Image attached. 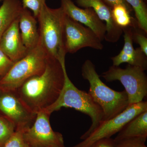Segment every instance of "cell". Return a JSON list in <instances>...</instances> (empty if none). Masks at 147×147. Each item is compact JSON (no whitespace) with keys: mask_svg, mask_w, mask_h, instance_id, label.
<instances>
[{"mask_svg":"<svg viewBox=\"0 0 147 147\" xmlns=\"http://www.w3.org/2000/svg\"><path fill=\"white\" fill-rule=\"evenodd\" d=\"M60 62L49 57L45 70L28 79L16 90L20 99L32 113L37 114L56 102L64 84L63 67Z\"/></svg>","mask_w":147,"mask_h":147,"instance_id":"6da1fadb","label":"cell"},{"mask_svg":"<svg viewBox=\"0 0 147 147\" xmlns=\"http://www.w3.org/2000/svg\"><path fill=\"white\" fill-rule=\"evenodd\" d=\"M63 67L64 84L60 95L55 103L42 111L51 115L53 112L65 107L73 108L88 116L92 123L89 129L80 137L81 140H84L102 122L103 112L88 92L79 89L71 82L67 72L65 63Z\"/></svg>","mask_w":147,"mask_h":147,"instance_id":"7a4b0ae2","label":"cell"},{"mask_svg":"<svg viewBox=\"0 0 147 147\" xmlns=\"http://www.w3.org/2000/svg\"><path fill=\"white\" fill-rule=\"evenodd\" d=\"M82 71L83 79L89 83V93L102 109V122L115 117L127 108L129 101L125 90L117 91L106 86L91 61L87 60L84 62Z\"/></svg>","mask_w":147,"mask_h":147,"instance_id":"3957f363","label":"cell"},{"mask_svg":"<svg viewBox=\"0 0 147 147\" xmlns=\"http://www.w3.org/2000/svg\"><path fill=\"white\" fill-rule=\"evenodd\" d=\"M65 13L61 7L50 8L45 4L38 16L39 42L47 55L60 62L67 54L64 41V22Z\"/></svg>","mask_w":147,"mask_h":147,"instance_id":"277c9868","label":"cell"},{"mask_svg":"<svg viewBox=\"0 0 147 147\" xmlns=\"http://www.w3.org/2000/svg\"><path fill=\"white\" fill-rule=\"evenodd\" d=\"M40 42L28 54L16 62L0 79V90L16 91L28 79L45 70L49 58Z\"/></svg>","mask_w":147,"mask_h":147,"instance_id":"5b68a950","label":"cell"},{"mask_svg":"<svg viewBox=\"0 0 147 147\" xmlns=\"http://www.w3.org/2000/svg\"><path fill=\"white\" fill-rule=\"evenodd\" d=\"M145 70L128 65L125 68L112 65L101 76L106 82L119 81L125 88L128 97L129 105L143 101L147 95V76Z\"/></svg>","mask_w":147,"mask_h":147,"instance_id":"8992f818","label":"cell"},{"mask_svg":"<svg viewBox=\"0 0 147 147\" xmlns=\"http://www.w3.org/2000/svg\"><path fill=\"white\" fill-rule=\"evenodd\" d=\"M146 110L147 101H142L129 105L125 110L115 117L102 122L86 139L71 147H88L98 140L110 138L118 133L129 121Z\"/></svg>","mask_w":147,"mask_h":147,"instance_id":"52a82bcc","label":"cell"},{"mask_svg":"<svg viewBox=\"0 0 147 147\" xmlns=\"http://www.w3.org/2000/svg\"><path fill=\"white\" fill-rule=\"evenodd\" d=\"M50 116L43 111L38 112L32 125L24 130L23 137L29 147H66L62 134L51 127Z\"/></svg>","mask_w":147,"mask_h":147,"instance_id":"ba28073f","label":"cell"},{"mask_svg":"<svg viewBox=\"0 0 147 147\" xmlns=\"http://www.w3.org/2000/svg\"><path fill=\"white\" fill-rule=\"evenodd\" d=\"M64 41L66 53L73 54L86 47L97 50H102L103 48L102 41L94 32L66 14L64 22Z\"/></svg>","mask_w":147,"mask_h":147,"instance_id":"9c48e42d","label":"cell"},{"mask_svg":"<svg viewBox=\"0 0 147 147\" xmlns=\"http://www.w3.org/2000/svg\"><path fill=\"white\" fill-rule=\"evenodd\" d=\"M0 115L11 122L16 130H25L32 125L36 114L27 108L16 91L0 90Z\"/></svg>","mask_w":147,"mask_h":147,"instance_id":"30bf717a","label":"cell"},{"mask_svg":"<svg viewBox=\"0 0 147 147\" xmlns=\"http://www.w3.org/2000/svg\"><path fill=\"white\" fill-rule=\"evenodd\" d=\"M61 7L69 18L92 30L101 41L104 39L106 26L93 9H82L71 0H60Z\"/></svg>","mask_w":147,"mask_h":147,"instance_id":"8fae6325","label":"cell"},{"mask_svg":"<svg viewBox=\"0 0 147 147\" xmlns=\"http://www.w3.org/2000/svg\"><path fill=\"white\" fill-rule=\"evenodd\" d=\"M77 5L84 8L93 9L99 19L105 23L106 33L104 39L110 42H117L123 32L113 21L111 9L102 0H76Z\"/></svg>","mask_w":147,"mask_h":147,"instance_id":"7c38bea8","label":"cell"},{"mask_svg":"<svg viewBox=\"0 0 147 147\" xmlns=\"http://www.w3.org/2000/svg\"><path fill=\"white\" fill-rule=\"evenodd\" d=\"M0 49L13 62L26 56L29 50L24 45L19 28V18L13 21L0 40Z\"/></svg>","mask_w":147,"mask_h":147,"instance_id":"4fadbf2b","label":"cell"},{"mask_svg":"<svg viewBox=\"0 0 147 147\" xmlns=\"http://www.w3.org/2000/svg\"><path fill=\"white\" fill-rule=\"evenodd\" d=\"M124 44L122 50L118 55L111 58L113 65L119 66L121 64L127 63L129 65L139 67L146 70L147 56L140 47L135 49L133 46L132 28L123 29Z\"/></svg>","mask_w":147,"mask_h":147,"instance_id":"5bb4252c","label":"cell"},{"mask_svg":"<svg viewBox=\"0 0 147 147\" xmlns=\"http://www.w3.org/2000/svg\"><path fill=\"white\" fill-rule=\"evenodd\" d=\"M37 18L27 9L23 8L19 17V28L22 41L30 51L39 42V34Z\"/></svg>","mask_w":147,"mask_h":147,"instance_id":"9a60e30c","label":"cell"},{"mask_svg":"<svg viewBox=\"0 0 147 147\" xmlns=\"http://www.w3.org/2000/svg\"><path fill=\"white\" fill-rule=\"evenodd\" d=\"M139 137L147 138V110L140 113L126 123L114 140L118 141Z\"/></svg>","mask_w":147,"mask_h":147,"instance_id":"2e32d148","label":"cell"},{"mask_svg":"<svg viewBox=\"0 0 147 147\" xmlns=\"http://www.w3.org/2000/svg\"><path fill=\"white\" fill-rule=\"evenodd\" d=\"M23 9L20 0H3L0 7V40L9 26L19 18Z\"/></svg>","mask_w":147,"mask_h":147,"instance_id":"e0dca14e","label":"cell"},{"mask_svg":"<svg viewBox=\"0 0 147 147\" xmlns=\"http://www.w3.org/2000/svg\"><path fill=\"white\" fill-rule=\"evenodd\" d=\"M111 13L113 21L121 28H139L136 18L131 17L130 12L123 6L114 7L111 9Z\"/></svg>","mask_w":147,"mask_h":147,"instance_id":"ac0fdd59","label":"cell"},{"mask_svg":"<svg viewBox=\"0 0 147 147\" xmlns=\"http://www.w3.org/2000/svg\"><path fill=\"white\" fill-rule=\"evenodd\" d=\"M135 13L138 27L147 33V8L144 0H125Z\"/></svg>","mask_w":147,"mask_h":147,"instance_id":"d6986e66","label":"cell"},{"mask_svg":"<svg viewBox=\"0 0 147 147\" xmlns=\"http://www.w3.org/2000/svg\"><path fill=\"white\" fill-rule=\"evenodd\" d=\"M15 131L14 125L7 119L0 115V147L4 146Z\"/></svg>","mask_w":147,"mask_h":147,"instance_id":"ffe728a7","label":"cell"},{"mask_svg":"<svg viewBox=\"0 0 147 147\" xmlns=\"http://www.w3.org/2000/svg\"><path fill=\"white\" fill-rule=\"evenodd\" d=\"M146 137H131L115 141L113 147H147Z\"/></svg>","mask_w":147,"mask_h":147,"instance_id":"44dd1931","label":"cell"},{"mask_svg":"<svg viewBox=\"0 0 147 147\" xmlns=\"http://www.w3.org/2000/svg\"><path fill=\"white\" fill-rule=\"evenodd\" d=\"M23 8L32 10L35 18H37L43 6L46 3V0H22Z\"/></svg>","mask_w":147,"mask_h":147,"instance_id":"7402d4cb","label":"cell"},{"mask_svg":"<svg viewBox=\"0 0 147 147\" xmlns=\"http://www.w3.org/2000/svg\"><path fill=\"white\" fill-rule=\"evenodd\" d=\"M24 130H16L4 147H29L23 137Z\"/></svg>","mask_w":147,"mask_h":147,"instance_id":"603a6c76","label":"cell"},{"mask_svg":"<svg viewBox=\"0 0 147 147\" xmlns=\"http://www.w3.org/2000/svg\"><path fill=\"white\" fill-rule=\"evenodd\" d=\"M139 28H132V38L133 42L140 45V48L147 56V38L146 36L139 31Z\"/></svg>","mask_w":147,"mask_h":147,"instance_id":"cb8c5ba5","label":"cell"},{"mask_svg":"<svg viewBox=\"0 0 147 147\" xmlns=\"http://www.w3.org/2000/svg\"><path fill=\"white\" fill-rule=\"evenodd\" d=\"M14 63L0 49V76L1 78L8 72Z\"/></svg>","mask_w":147,"mask_h":147,"instance_id":"d4e9b609","label":"cell"},{"mask_svg":"<svg viewBox=\"0 0 147 147\" xmlns=\"http://www.w3.org/2000/svg\"><path fill=\"white\" fill-rule=\"evenodd\" d=\"M103 2L112 9L115 6L121 5L125 7L130 13L133 11L129 5L126 2L125 0H102Z\"/></svg>","mask_w":147,"mask_h":147,"instance_id":"484cf974","label":"cell"},{"mask_svg":"<svg viewBox=\"0 0 147 147\" xmlns=\"http://www.w3.org/2000/svg\"><path fill=\"white\" fill-rule=\"evenodd\" d=\"M114 139L110 138L98 140L88 147H113Z\"/></svg>","mask_w":147,"mask_h":147,"instance_id":"4316f807","label":"cell"},{"mask_svg":"<svg viewBox=\"0 0 147 147\" xmlns=\"http://www.w3.org/2000/svg\"><path fill=\"white\" fill-rule=\"evenodd\" d=\"M1 76H0V79H1Z\"/></svg>","mask_w":147,"mask_h":147,"instance_id":"83f0119b","label":"cell"},{"mask_svg":"<svg viewBox=\"0 0 147 147\" xmlns=\"http://www.w3.org/2000/svg\"><path fill=\"white\" fill-rule=\"evenodd\" d=\"M2 1V0H0V2H1V1Z\"/></svg>","mask_w":147,"mask_h":147,"instance_id":"f1b7e54d","label":"cell"},{"mask_svg":"<svg viewBox=\"0 0 147 147\" xmlns=\"http://www.w3.org/2000/svg\"></svg>","mask_w":147,"mask_h":147,"instance_id":"f546056e","label":"cell"}]
</instances>
